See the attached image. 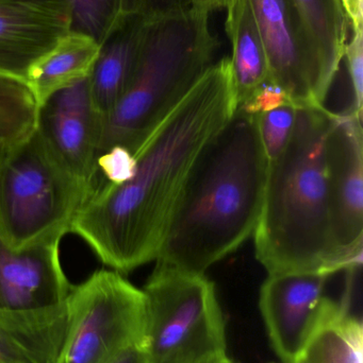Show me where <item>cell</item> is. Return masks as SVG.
Segmentation results:
<instances>
[{
	"label": "cell",
	"mask_w": 363,
	"mask_h": 363,
	"mask_svg": "<svg viewBox=\"0 0 363 363\" xmlns=\"http://www.w3.org/2000/svg\"><path fill=\"white\" fill-rule=\"evenodd\" d=\"M57 363H108L144 339L146 298L117 271L98 270L70 290Z\"/></svg>",
	"instance_id": "52a82bcc"
},
{
	"label": "cell",
	"mask_w": 363,
	"mask_h": 363,
	"mask_svg": "<svg viewBox=\"0 0 363 363\" xmlns=\"http://www.w3.org/2000/svg\"><path fill=\"white\" fill-rule=\"evenodd\" d=\"M326 82L332 86L345 57L351 25L341 0H293Z\"/></svg>",
	"instance_id": "ac0fdd59"
},
{
	"label": "cell",
	"mask_w": 363,
	"mask_h": 363,
	"mask_svg": "<svg viewBox=\"0 0 363 363\" xmlns=\"http://www.w3.org/2000/svg\"><path fill=\"white\" fill-rule=\"evenodd\" d=\"M10 147L4 146V145L0 144V164H1L2 160L6 157V152H8Z\"/></svg>",
	"instance_id": "4dcf8cb0"
},
{
	"label": "cell",
	"mask_w": 363,
	"mask_h": 363,
	"mask_svg": "<svg viewBox=\"0 0 363 363\" xmlns=\"http://www.w3.org/2000/svg\"><path fill=\"white\" fill-rule=\"evenodd\" d=\"M268 166L258 115L237 108L198 159L157 262L204 274L238 250L259 221Z\"/></svg>",
	"instance_id": "7a4b0ae2"
},
{
	"label": "cell",
	"mask_w": 363,
	"mask_h": 363,
	"mask_svg": "<svg viewBox=\"0 0 363 363\" xmlns=\"http://www.w3.org/2000/svg\"><path fill=\"white\" fill-rule=\"evenodd\" d=\"M200 363H234L232 359H229L227 354L222 353L217 354V355L212 356V357L207 358V359L202 360Z\"/></svg>",
	"instance_id": "f546056e"
},
{
	"label": "cell",
	"mask_w": 363,
	"mask_h": 363,
	"mask_svg": "<svg viewBox=\"0 0 363 363\" xmlns=\"http://www.w3.org/2000/svg\"><path fill=\"white\" fill-rule=\"evenodd\" d=\"M338 114L300 106L285 150L269 162L255 230L256 257L269 274L343 270L337 256L326 174V140Z\"/></svg>",
	"instance_id": "3957f363"
},
{
	"label": "cell",
	"mask_w": 363,
	"mask_h": 363,
	"mask_svg": "<svg viewBox=\"0 0 363 363\" xmlns=\"http://www.w3.org/2000/svg\"><path fill=\"white\" fill-rule=\"evenodd\" d=\"M351 294L347 290L342 307L318 330L304 358L308 363H362V321L350 313Z\"/></svg>",
	"instance_id": "d6986e66"
},
{
	"label": "cell",
	"mask_w": 363,
	"mask_h": 363,
	"mask_svg": "<svg viewBox=\"0 0 363 363\" xmlns=\"http://www.w3.org/2000/svg\"><path fill=\"white\" fill-rule=\"evenodd\" d=\"M225 11L226 32L232 44L230 62L234 93L239 106L270 80V70L251 0H232Z\"/></svg>",
	"instance_id": "2e32d148"
},
{
	"label": "cell",
	"mask_w": 363,
	"mask_h": 363,
	"mask_svg": "<svg viewBox=\"0 0 363 363\" xmlns=\"http://www.w3.org/2000/svg\"><path fill=\"white\" fill-rule=\"evenodd\" d=\"M268 57L270 81L296 108L323 106L330 85L322 74L293 0H251Z\"/></svg>",
	"instance_id": "ba28073f"
},
{
	"label": "cell",
	"mask_w": 363,
	"mask_h": 363,
	"mask_svg": "<svg viewBox=\"0 0 363 363\" xmlns=\"http://www.w3.org/2000/svg\"><path fill=\"white\" fill-rule=\"evenodd\" d=\"M148 19L130 13L100 45L90 74L97 110L107 115L127 91L140 59Z\"/></svg>",
	"instance_id": "9a60e30c"
},
{
	"label": "cell",
	"mask_w": 363,
	"mask_h": 363,
	"mask_svg": "<svg viewBox=\"0 0 363 363\" xmlns=\"http://www.w3.org/2000/svg\"><path fill=\"white\" fill-rule=\"evenodd\" d=\"M92 192L36 129L0 164V237L14 251L60 241Z\"/></svg>",
	"instance_id": "5b68a950"
},
{
	"label": "cell",
	"mask_w": 363,
	"mask_h": 363,
	"mask_svg": "<svg viewBox=\"0 0 363 363\" xmlns=\"http://www.w3.org/2000/svg\"><path fill=\"white\" fill-rule=\"evenodd\" d=\"M38 106L23 81L0 76V144L14 147L38 129Z\"/></svg>",
	"instance_id": "ffe728a7"
},
{
	"label": "cell",
	"mask_w": 363,
	"mask_h": 363,
	"mask_svg": "<svg viewBox=\"0 0 363 363\" xmlns=\"http://www.w3.org/2000/svg\"><path fill=\"white\" fill-rule=\"evenodd\" d=\"M363 28L351 30L349 42L345 47V57L353 89L354 102L352 108L362 114L363 102Z\"/></svg>",
	"instance_id": "cb8c5ba5"
},
{
	"label": "cell",
	"mask_w": 363,
	"mask_h": 363,
	"mask_svg": "<svg viewBox=\"0 0 363 363\" xmlns=\"http://www.w3.org/2000/svg\"><path fill=\"white\" fill-rule=\"evenodd\" d=\"M143 291L149 363H200L226 353L223 311L204 274L157 262Z\"/></svg>",
	"instance_id": "8992f818"
},
{
	"label": "cell",
	"mask_w": 363,
	"mask_h": 363,
	"mask_svg": "<svg viewBox=\"0 0 363 363\" xmlns=\"http://www.w3.org/2000/svg\"><path fill=\"white\" fill-rule=\"evenodd\" d=\"M108 363H149L144 339L130 345Z\"/></svg>",
	"instance_id": "4316f807"
},
{
	"label": "cell",
	"mask_w": 363,
	"mask_h": 363,
	"mask_svg": "<svg viewBox=\"0 0 363 363\" xmlns=\"http://www.w3.org/2000/svg\"><path fill=\"white\" fill-rule=\"evenodd\" d=\"M60 241L14 251L0 237V309L33 311L64 304L72 286L60 262Z\"/></svg>",
	"instance_id": "4fadbf2b"
},
{
	"label": "cell",
	"mask_w": 363,
	"mask_h": 363,
	"mask_svg": "<svg viewBox=\"0 0 363 363\" xmlns=\"http://www.w3.org/2000/svg\"><path fill=\"white\" fill-rule=\"evenodd\" d=\"M217 48L208 13L190 8L148 21L134 78L104 116L97 159L115 146L136 155L212 65Z\"/></svg>",
	"instance_id": "277c9868"
},
{
	"label": "cell",
	"mask_w": 363,
	"mask_h": 363,
	"mask_svg": "<svg viewBox=\"0 0 363 363\" xmlns=\"http://www.w3.org/2000/svg\"><path fill=\"white\" fill-rule=\"evenodd\" d=\"M70 33L81 34L102 45L130 13L134 0H67Z\"/></svg>",
	"instance_id": "44dd1931"
},
{
	"label": "cell",
	"mask_w": 363,
	"mask_h": 363,
	"mask_svg": "<svg viewBox=\"0 0 363 363\" xmlns=\"http://www.w3.org/2000/svg\"><path fill=\"white\" fill-rule=\"evenodd\" d=\"M136 168V157L128 149L112 147L97 159V183L100 180L112 184L125 183L134 177Z\"/></svg>",
	"instance_id": "603a6c76"
},
{
	"label": "cell",
	"mask_w": 363,
	"mask_h": 363,
	"mask_svg": "<svg viewBox=\"0 0 363 363\" xmlns=\"http://www.w3.org/2000/svg\"><path fill=\"white\" fill-rule=\"evenodd\" d=\"M294 363H308V362H307L306 360L304 359V358H300V360H298V362H294Z\"/></svg>",
	"instance_id": "1f68e13d"
},
{
	"label": "cell",
	"mask_w": 363,
	"mask_h": 363,
	"mask_svg": "<svg viewBox=\"0 0 363 363\" xmlns=\"http://www.w3.org/2000/svg\"><path fill=\"white\" fill-rule=\"evenodd\" d=\"M99 45L81 34L68 33L28 70L25 82L38 106L50 96L91 74Z\"/></svg>",
	"instance_id": "e0dca14e"
},
{
	"label": "cell",
	"mask_w": 363,
	"mask_h": 363,
	"mask_svg": "<svg viewBox=\"0 0 363 363\" xmlns=\"http://www.w3.org/2000/svg\"><path fill=\"white\" fill-rule=\"evenodd\" d=\"M70 33L67 0H0V76L28 70Z\"/></svg>",
	"instance_id": "7c38bea8"
},
{
	"label": "cell",
	"mask_w": 363,
	"mask_h": 363,
	"mask_svg": "<svg viewBox=\"0 0 363 363\" xmlns=\"http://www.w3.org/2000/svg\"><path fill=\"white\" fill-rule=\"evenodd\" d=\"M332 277L324 273L269 274L260 290L259 306L275 353L283 363L304 356L318 330L339 309L341 302L325 296Z\"/></svg>",
	"instance_id": "9c48e42d"
},
{
	"label": "cell",
	"mask_w": 363,
	"mask_h": 363,
	"mask_svg": "<svg viewBox=\"0 0 363 363\" xmlns=\"http://www.w3.org/2000/svg\"><path fill=\"white\" fill-rule=\"evenodd\" d=\"M347 12L351 30L363 28V0H341Z\"/></svg>",
	"instance_id": "83f0119b"
},
{
	"label": "cell",
	"mask_w": 363,
	"mask_h": 363,
	"mask_svg": "<svg viewBox=\"0 0 363 363\" xmlns=\"http://www.w3.org/2000/svg\"><path fill=\"white\" fill-rule=\"evenodd\" d=\"M232 0H189L190 6L202 12L211 13L215 11L226 10Z\"/></svg>",
	"instance_id": "f1b7e54d"
},
{
	"label": "cell",
	"mask_w": 363,
	"mask_h": 363,
	"mask_svg": "<svg viewBox=\"0 0 363 363\" xmlns=\"http://www.w3.org/2000/svg\"><path fill=\"white\" fill-rule=\"evenodd\" d=\"M362 114H338L326 140V174L337 256L343 270L362 262Z\"/></svg>",
	"instance_id": "30bf717a"
},
{
	"label": "cell",
	"mask_w": 363,
	"mask_h": 363,
	"mask_svg": "<svg viewBox=\"0 0 363 363\" xmlns=\"http://www.w3.org/2000/svg\"><path fill=\"white\" fill-rule=\"evenodd\" d=\"M104 115L92 96L90 77L53 94L38 111V131L70 172L95 187Z\"/></svg>",
	"instance_id": "8fae6325"
},
{
	"label": "cell",
	"mask_w": 363,
	"mask_h": 363,
	"mask_svg": "<svg viewBox=\"0 0 363 363\" xmlns=\"http://www.w3.org/2000/svg\"><path fill=\"white\" fill-rule=\"evenodd\" d=\"M66 328V302L33 311L0 309V363H57Z\"/></svg>",
	"instance_id": "5bb4252c"
},
{
	"label": "cell",
	"mask_w": 363,
	"mask_h": 363,
	"mask_svg": "<svg viewBox=\"0 0 363 363\" xmlns=\"http://www.w3.org/2000/svg\"><path fill=\"white\" fill-rule=\"evenodd\" d=\"M298 108L285 104L258 115V130L269 162L285 150L293 132Z\"/></svg>",
	"instance_id": "7402d4cb"
},
{
	"label": "cell",
	"mask_w": 363,
	"mask_h": 363,
	"mask_svg": "<svg viewBox=\"0 0 363 363\" xmlns=\"http://www.w3.org/2000/svg\"><path fill=\"white\" fill-rule=\"evenodd\" d=\"M136 11L145 18H161L191 8L189 0H134Z\"/></svg>",
	"instance_id": "484cf974"
},
{
	"label": "cell",
	"mask_w": 363,
	"mask_h": 363,
	"mask_svg": "<svg viewBox=\"0 0 363 363\" xmlns=\"http://www.w3.org/2000/svg\"><path fill=\"white\" fill-rule=\"evenodd\" d=\"M230 57L213 63L136 151L134 177L102 181L70 230L100 262L128 273L155 260L202 153L236 113Z\"/></svg>",
	"instance_id": "6da1fadb"
},
{
	"label": "cell",
	"mask_w": 363,
	"mask_h": 363,
	"mask_svg": "<svg viewBox=\"0 0 363 363\" xmlns=\"http://www.w3.org/2000/svg\"><path fill=\"white\" fill-rule=\"evenodd\" d=\"M288 104H291V102L283 89L269 80L256 89L244 102L239 104L237 108H240L246 114L260 115Z\"/></svg>",
	"instance_id": "d4e9b609"
}]
</instances>
